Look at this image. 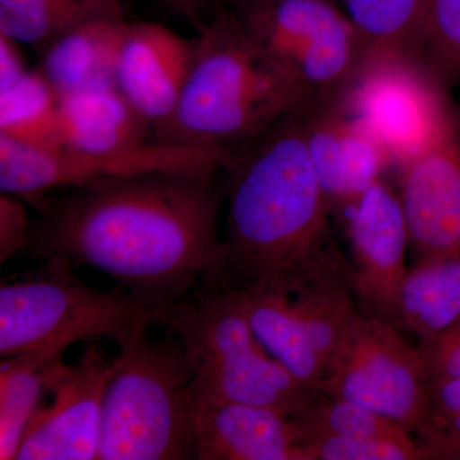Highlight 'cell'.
Instances as JSON below:
<instances>
[{"mask_svg":"<svg viewBox=\"0 0 460 460\" xmlns=\"http://www.w3.org/2000/svg\"><path fill=\"white\" fill-rule=\"evenodd\" d=\"M198 460H310L295 416L265 405H199L195 411Z\"/></svg>","mask_w":460,"mask_h":460,"instance_id":"2e32d148","label":"cell"},{"mask_svg":"<svg viewBox=\"0 0 460 460\" xmlns=\"http://www.w3.org/2000/svg\"><path fill=\"white\" fill-rule=\"evenodd\" d=\"M72 345L53 343L2 358L0 365V459L16 460L33 414L47 394L54 367Z\"/></svg>","mask_w":460,"mask_h":460,"instance_id":"44dd1931","label":"cell"},{"mask_svg":"<svg viewBox=\"0 0 460 460\" xmlns=\"http://www.w3.org/2000/svg\"><path fill=\"white\" fill-rule=\"evenodd\" d=\"M162 326L186 350L196 408L237 402L279 408L296 417L319 394L266 350L234 290L204 281L168 308Z\"/></svg>","mask_w":460,"mask_h":460,"instance_id":"277c9868","label":"cell"},{"mask_svg":"<svg viewBox=\"0 0 460 460\" xmlns=\"http://www.w3.org/2000/svg\"><path fill=\"white\" fill-rule=\"evenodd\" d=\"M341 99L399 171L460 115L449 90L408 58L368 57Z\"/></svg>","mask_w":460,"mask_h":460,"instance_id":"9c48e42d","label":"cell"},{"mask_svg":"<svg viewBox=\"0 0 460 460\" xmlns=\"http://www.w3.org/2000/svg\"><path fill=\"white\" fill-rule=\"evenodd\" d=\"M198 31L195 58L180 102L155 138L163 144L234 155L301 108L302 99L226 2Z\"/></svg>","mask_w":460,"mask_h":460,"instance_id":"3957f363","label":"cell"},{"mask_svg":"<svg viewBox=\"0 0 460 460\" xmlns=\"http://www.w3.org/2000/svg\"><path fill=\"white\" fill-rule=\"evenodd\" d=\"M32 220L23 199L11 193L0 195V263L23 252L29 243Z\"/></svg>","mask_w":460,"mask_h":460,"instance_id":"f546056e","label":"cell"},{"mask_svg":"<svg viewBox=\"0 0 460 460\" xmlns=\"http://www.w3.org/2000/svg\"><path fill=\"white\" fill-rule=\"evenodd\" d=\"M118 348L98 460H198L192 368L180 339L138 335Z\"/></svg>","mask_w":460,"mask_h":460,"instance_id":"5b68a950","label":"cell"},{"mask_svg":"<svg viewBox=\"0 0 460 460\" xmlns=\"http://www.w3.org/2000/svg\"><path fill=\"white\" fill-rule=\"evenodd\" d=\"M399 172V198L414 259L460 246V115Z\"/></svg>","mask_w":460,"mask_h":460,"instance_id":"5bb4252c","label":"cell"},{"mask_svg":"<svg viewBox=\"0 0 460 460\" xmlns=\"http://www.w3.org/2000/svg\"><path fill=\"white\" fill-rule=\"evenodd\" d=\"M195 50L196 39L189 40L159 23L129 22L114 84L155 133L177 109Z\"/></svg>","mask_w":460,"mask_h":460,"instance_id":"9a60e30c","label":"cell"},{"mask_svg":"<svg viewBox=\"0 0 460 460\" xmlns=\"http://www.w3.org/2000/svg\"><path fill=\"white\" fill-rule=\"evenodd\" d=\"M417 345L429 380L460 376V317L434 341Z\"/></svg>","mask_w":460,"mask_h":460,"instance_id":"4dcf8cb0","label":"cell"},{"mask_svg":"<svg viewBox=\"0 0 460 460\" xmlns=\"http://www.w3.org/2000/svg\"><path fill=\"white\" fill-rule=\"evenodd\" d=\"M75 266L48 260L22 278L0 287V357L53 343H93L111 339L122 344L162 325L166 311L142 302L115 286L100 290L84 283Z\"/></svg>","mask_w":460,"mask_h":460,"instance_id":"8992f818","label":"cell"},{"mask_svg":"<svg viewBox=\"0 0 460 460\" xmlns=\"http://www.w3.org/2000/svg\"><path fill=\"white\" fill-rule=\"evenodd\" d=\"M368 57L419 60L429 0H343Z\"/></svg>","mask_w":460,"mask_h":460,"instance_id":"7402d4cb","label":"cell"},{"mask_svg":"<svg viewBox=\"0 0 460 460\" xmlns=\"http://www.w3.org/2000/svg\"><path fill=\"white\" fill-rule=\"evenodd\" d=\"M341 96L299 108L308 153L332 211L353 204L392 166L375 136L348 111Z\"/></svg>","mask_w":460,"mask_h":460,"instance_id":"4fadbf2b","label":"cell"},{"mask_svg":"<svg viewBox=\"0 0 460 460\" xmlns=\"http://www.w3.org/2000/svg\"><path fill=\"white\" fill-rule=\"evenodd\" d=\"M429 389L419 345L408 343L394 323L359 313L319 393L361 404L419 434L429 416Z\"/></svg>","mask_w":460,"mask_h":460,"instance_id":"ba28073f","label":"cell"},{"mask_svg":"<svg viewBox=\"0 0 460 460\" xmlns=\"http://www.w3.org/2000/svg\"><path fill=\"white\" fill-rule=\"evenodd\" d=\"M223 172H144L68 190L39 208L23 253L90 266L168 311L222 257Z\"/></svg>","mask_w":460,"mask_h":460,"instance_id":"6da1fadb","label":"cell"},{"mask_svg":"<svg viewBox=\"0 0 460 460\" xmlns=\"http://www.w3.org/2000/svg\"><path fill=\"white\" fill-rule=\"evenodd\" d=\"M419 62L445 89L460 87V0H429Z\"/></svg>","mask_w":460,"mask_h":460,"instance_id":"4316f807","label":"cell"},{"mask_svg":"<svg viewBox=\"0 0 460 460\" xmlns=\"http://www.w3.org/2000/svg\"><path fill=\"white\" fill-rule=\"evenodd\" d=\"M115 12L120 0H0V33L40 54L75 26Z\"/></svg>","mask_w":460,"mask_h":460,"instance_id":"cb8c5ba5","label":"cell"},{"mask_svg":"<svg viewBox=\"0 0 460 460\" xmlns=\"http://www.w3.org/2000/svg\"><path fill=\"white\" fill-rule=\"evenodd\" d=\"M63 147L90 154L131 150L156 141L151 124L115 84L59 98Z\"/></svg>","mask_w":460,"mask_h":460,"instance_id":"ac0fdd59","label":"cell"},{"mask_svg":"<svg viewBox=\"0 0 460 460\" xmlns=\"http://www.w3.org/2000/svg\"><path fill=\"white\" fill-rule=\"evenodd\" d=\"M224 175L226 237L205 281L295 293L349 268L330 238L332 208L314 172L299 108L237 151Z\"/></svg>","mask_w":460,"mask_h":460,"instance_id":"7a4b0ae2","label":"cell"},{"mask_svg":"<svg viewBox=\"0 0 460 460\" xmlns=\"http://www.w3.org/2000/svg\"><path fill=\"white\" fill-rule=\"evenodd\" d=\"M128 25L123 12L84 21L41 51L39 71L59 98L115 84V66Z\"/></svg>","mask_w":460,"mask_h":460,"instance_id":"e0dca14e","label":"cell"},{"mask_svg":"<svg viewBox=\"0 0 460 460\" xmlns=\"http://www.w3.org/2000/svg\"><path fill=\"white\" fill-rule=\"evenodd\" d=\"M226 3L248 35L295 84L302 107L343 95L368 59L361 35L332 0Z\"/></svg>","mask_w":460,"mask_h":460,"instance_id":"52a82bcc","label":"cell"},{"mask_svg":"<svg viewBox=\"0 0 460 460\" xmlns=\"http://www.w3.org/2000/svg\"><path fill=\"white\" fill-rule=\"evenodd\" d=\"M162 2L186 17L196 26V29H199L205 22L206 18L213 13L214 9L219 7L226 0H162Z\"/></svg>","mask_w":460,"mask_h":460,"instance_id":"d6a6232c","label":"cell"},{"mask_svg":"<svg viewBox=\"0 0 460 460\" xmlns=\"http://www.w3.org/2000/svg\"><path fill=\"white\" fill-rule=\"evenodd\" d=\"M117 356L98 343L84 344L74 363L60 361L51 372V401L33 414L16 460H96L102 410Z\"/></svg>","mask_w":460,"mask_h":460,"instance_id":"8fae6325","label":"cell"},{"mask_svg":"<svg viewBox=\"0 0 460 460\" xmlns=\"http://www.w3.org/2000/svg\"><path fill=\"white\" fill-rule=\"evenodd\" d=\"M354 296L365 313L401 326L399 293L408 268L407 223L399 192L380 180L345 208Z\"/></svg>","mask_w":460,"mask_h":460,"instance_id":"7c38bea8","label":"cell"},{"mask_svg":"<svg viewBox=\"0 0 460 460\" xmlns=\"http://www.w3.org/2000/svg\"><path fill=\"white\" fill-rule=\"evenodd\" d=\"M296 419L304 429L305 436L323 435L387 440L411 438V432L396 420L357 402L321 393L314 396V401Z\"/></svg>","mask_w":460,"mask_h":460,"instance_id":"484cf974","label":"cell"},{"mask_svg":"<svg viewBox=\"0 0 460 460\" xmlns=\"http://www.w3.org/2000/svg\"><path fill=\"white\" fill-rule=\"evenodd\" d=\"M305 449L310 460H419L434 459L428 447L408 440L387 438L305 436Z\"/></svg>","mask_w":460,"mask_h":460,"instance_id":"f1b7e54d","label":"cell"},{"mask_svg":"<svg viewBox=\"0 0 460 460\" xmlns=\"http://www.w3.org/2000/svg\"><path fill=\"white\" fill-rule=\"evenodd\" d=\"M429 396L420 444L434 459H460V376L429 380Z\"/></svg>","mask_w":460,"mask_h":460,"instance_id":"83f0119b","label":"cell"},{"mask_svg":"<svg viewBox=\"0 0 460 460\" xmlns=\"http://www.w3.org/2000/svg\"><path fill=\"white\" fill-rule=\"evenodd\" d=\"M232 157L226 151L159 141L111 154L81 153L66 147L45 150L0 136V190L39 210L57 190L144 172L224 171Z\"/></svg>","mask_w":460,"mask_h":460,"instance_id":"30bf717a","label":"cell"},{"mask_svg":"<svg viewBox=\"0 0 460 460\" xmlns=\"http://www.w3.org/2000/svg\"><path fill=\"white\" fill-rule=\"evenodd\" d=\"M232 290L266 350L302 385L319 393L325 367L296 314L292 295L268 287Z\"/></svg>","mask_w":460,"mask_h":460,"instance_id":"d6986e66","label":"cell"},{"mask_svg":"<svg viewBox=\"0 0 460 460\" xmlns=\"http://www.w3.org/2000/svg\"><path fill=\"white\" fill-rule=\"evenodd\" d=\"M460 317V246L416 260L399 293L401 326L419 344L434 341Z\"/></svg>","mask_w":460,"mask_h":460,"instance_id":"ffe728a7","label":"cell"},{"mask_svg":"<svg viewBox=\"0 0 460 460\" xmlns=\"http://www.w3.org/2000/svg\"><path fill=\"white\" fill-rule=\"evenodd\" d=\"M290 295L326 370L359 314L354 304L350 268L316 278Z\"/></svg>","mask_w":460,"mask_h":460,"instance_id":"603a6c76","label":"cell"},{"mask_svg":"<svg viewBox=\"0 0 460 460\" xmlns=\"http://www.w3.org/2000/svg\"><path fill=\"white\" fill-rule=\"evenodd\" d=\"M0 136L45 150L63 147L59 96L39 69L0 90Z\"/></svg>","mask_w":460,"mask_h":460,"instance_id":"d4e9b609","label":"cell"},{"mask_svg":"<svg viewBox=\"0 0 460 460\" xmlns=\"http://www.w3.org/2000/svg\"><path fill=\"white\" fill-rule=\"evenodd\" d=\"M17 44L0 33V90L12 86L29 72Z\"/></svg>","mask_w":460,"mask_h":460,"instance_id":"1f68e13d","label":"cell"}]
</instances>
